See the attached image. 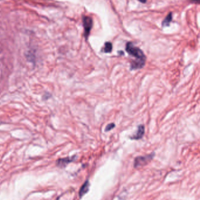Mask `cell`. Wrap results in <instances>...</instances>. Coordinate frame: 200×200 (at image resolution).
Listing matches in <instances>:
<instances>
[{"label": "cell", "mask_w": 200, "mask_h": 200, "mask_svg": "<svg viewBox=\"0 0 200 200\" xmlns=\"http://www.w3.org/2000/svg\"><path fill=\"white\" fill-rule=\"evenodd\" d=\"M89 186H90V184H89V181H86V182L83 184V186L80 188V191H79V196H80V198L82 197L84 195L87 193V191H89Z\"/></svg>", "instance_id": "8992f818"}, {"label": "cell", "mask_w": 200, "mask_h": 200, "mask_svg": "<svg viewBox=\"0 0 200 200\" xmlns=\"http://www.w3.org/2000/svg\"><path fill=\"white\" fill-rule=\"evenodd\" d=\"M154 156H155V153H153L151 154H148L146 156L137 157L134 160V167L137 168V167L146 165V164H147L149 162H150L153 159Z\"/></svg>", "instance_id": "7a4b0ae2"}, {"label": "cell", "mask_w": 200, "mask_h": 200, "mask_svg": "<svg viewBox=\"0 0 200 200\" xmlns=\"http://www.w3.org/2000/svg\"><path fill=\"white\" fill-rule=\"evenodd\" d=\"M75 158V156L71 157H66V158H63V159H60L57 160V165L61 167H65L69 163L73 161L74 160Z\"/></svg>", "instance_id": "5b68a950"}, {"label": "cell", "mask_w": 200, "mask_h": 200, "mask_svg": "<svg viewBox=\"0 0 200 200\" xmlns=\"http://www.w3.org/2000/svg\"><path fill=\"white\" fill-rule=\"evenodd\" d=\"M172 14L170 13L167 17L166 19H164V21L163 22V26H167L169 25V23H170V22L172 21Z\"/></svg>", "instance_id": "ba28073f"}, {"label": "cell", "mask_w": 200, "mask_h": 200, "mask_svg": "<svg viewBox=\"0 0 200 200\" xmlns=\"http://www.w3.org/2000/svg\"><path fill=\"white\" fill-rule=\"evenodd\" d=\"M115 126H116V125L114 124V123H110V124H109L108 125L106 126V127L105 128V131H110L112 130Z\"/></svg>", "instance_id": "9c48e42d"}, {"label": "cell", "mask_w": 200, "mask_h": 200, "mask_svg": "<svg viewBox=\"0 0 200 200\" xmlns=\"http://www.w3.org/2000/svg\"><path fill=\"white\" fill-rule=\"evenodd\" d=\"M112 48H113V46H112V43L111 42H106L104 44V47L103 49V51L104 53H109L112 51Z\"/></svg>", "instance_id": "52a82bcc"}, {"label": "cell", "mask_w": 200, "mask_h": 200, "mask_svg": "<svg viewBox=\"0 0 200 200\" xmlns=\"http://www.w3.org/2000/svg\"><path fill=\"white\" fill-rule=\"evenodd\" d=\"M126 51L129 55L136 58V60L130 64L131 70L142 69L144 67L146 56L140 48L134 46L132 42H128L126 45Z\"/></svg>", "instance_id": "6da1fadb"}, {"label": "cell", "mask_w": 200, "mask_h": 200, "mask_svg": "<svg viewBox=\"0 0 200 200\" xmlns=\"http://www.w3.org/2000/svg\"><path fill=\"white\" fill-rule=\"evenodd\" d=\"M145 133V126L144 125H140L137 127V131L135 135L130 137V139L132 140H139L143 137Z\"/></svg>", "instance_id": "277c9868"}, {"label": "cell", "mask_w": 200, "mask_h": 200, "mask_svg": "<svg viewBox=\"0 0 200 200\" xmlns=\"http://www.w3.org/2000/svg\"><path fill=\"white\" fill-rule=\"evenodd\" d=\"M83 22L85 29V36L87 39L88 38V36L93 26V21L91 18L85 17L83 19Z\"/></svg>", "instance_id": "3957f363"}, {"label": "cell", "mask_w": 200, "mask_h": 200, "mask_svg": "<svg viewBox=\"0 0 200 200\" xmlns=\"http://www.w3.org/2000/svg\"><path fill=\"white\" fill-rule=\"evenodd\" d=\"M138 1H140L142 2H145L146 1V0H138Z\"/></svg>", "instance_id": "30bf717a"}]
</instances>
